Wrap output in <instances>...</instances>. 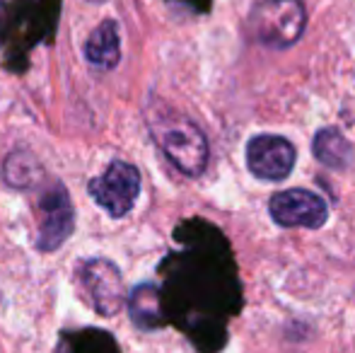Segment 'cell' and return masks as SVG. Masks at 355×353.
Instances as JSON below:
<instances>
[{
	"instance_id": "obj_1",
	"label": "cell",
	"mask_w": 355,
	"mask_h": 353,
	"mask_svg": "<svg viewBox=\"0 0 355 353\" xmlns=\"http://www.w3.org/2000/svg\"><path fill=\"white\" fill-rule=\"evenodd\" d=\"M177 237L187 242V250L169 257L164 268L167 283L159 293L164 317H174L203 351L213 353L225 339V320L242 302L227 242L218 237L215 245H203L201 232L196 237L193 230H179Z\"/></svg>"
},
{
	"instance_id": "obj_2",
	"label": "cell",
	"mask_w": 355,
	"mask_h": 353,
	"mask_svg": "<svg viewBox=\"0 0 355 353\" xmlns=\"http://www.w3.org/2000/svg\"><path fill=\"white\" fill-rule=\"evenodd\" d=\"M153 141L169 162L187 177H201L208 167V141L203 131L187 117L162 99H153L145 109Z\"/></svg>"
},
{
	"instance_id": "obj_3",
	"label": "cell",
	"mask_w": 355,
	"mask_h": 353,
	"mask_svg": "<svg viewBox=\"0 0 355 353\" xmlns=\"http://www.w3.org/2000/svg\"><path fill=\"white\" fill-rule=\"evenodd\" d=\"M307 27L302 0H261L249 15V32L254 42L266 49H290L300 42Z\"/></svg>"
},
{
	"instance_id": "obj_4",
	"label": "cell",
	"mask_w": 355,
	"mask_h": 353,
	"mask_svg": "<svg viewBox=\"0 0 355 353\" xmlns=\"http://www.w3.org/2000/svg\"><path fill=\"white\" fill-rule=\"evenodd\" d=\"M89 196L112 218H123L136 206L141 193V172L126 160H114L104 175L89 182Z\"/></svg>"
},
{
	"instance_id": "obj_5",
	"label": "cell",
	"mask_w": 355,
	"mask_h": 353,
	"mask_svg": "<svg viewBox=\"0 0 355 353\" xmlns=\"http://www.w3.org/2000/svg\"><path fill=\"white\" fill-rule=\"evenodd\" d=\"M78 281L89 305L102 317H114L126 302L121 271L109 259H85L78 264Z\"/></svg>"
},
{
	"instance_id": "obj_6",
	"label": "cell",
	"mask_w": 355,
	"mask_h": 353,
	"mask_svg": "<svg viewBox=\"0 0 355 353\" xmlns=\"http://www.w3.org/2000/svg\"><path fill=\"white\" fill-rule=\"evenodd\" d=\"M295 160H297L295 146L283 136L261 133L247 143L249 172L266 182H283L293 172Z\"/></svg>"
},
{
	"instance_id": "obj_7",
	"label": "cell",
	"mask_w": 355,
	"mask_h": 353,
	"mask_svg": "<svg viewBox=\"0 0 355 353\" xmlns=\"http://www.w3.org/2000/svg\"><path fill=\"white\" fill-rule=\"evenodd\" d=\"M75 230V211L71 193L63 184H53L42 196V225H39L37 250L56 252Z\"/></svg>"
},
{
	"instance_id": "obj_8",
	"label": "cell",
	"mask_w": 355,
	"mask_h": 353,
	"mask_svg": "<svg viewBox=\"0 0 355 353\" xmlns=\"http://www.w3.org/2000/svg\"><path fill=\"white\" fill-rule=\"evenodd\" d=\"M271 218L281 227H309L317 230L327 223L329 206L322 196L307 189H288L271 198Z\"/></svg>"
},
{
	"instance_id": "obj_9",
	"label": "cell",
	"mask_w": 355,
	"mask_h": 353,
	"mask_svg": "<svg viewBox=\"0 0 355 353\" xmlns=\"http://www.w3.org/2000/svg\"><path fill=\"white\" fill-rule=\"evenodd\" d=\"M85 58L97 71H114L121 61V37L114 19H102L85 42Z\"/></svg>"
},
{
	"instance_id": "obj_10",
	"label": "cell",
	"mask_w": 355,
	"mask_h": 353,
	"mask_svg": "<svg viewBox=\"0 0 355 353\" xmlns=\"http://www.w3.org/2000/svg\"><path fill=\"white\" fill-rule=\"evenodd\" d=\"M314 157L331 170H348L355 162L353 143L338 128H322L312 143Z\"/></svg>"
},
{
	"instance_id": "obj_11",
	"label": "cell",
	"mask_w": 355,
	"mask_h": 353,
	"mask_svg": "<svg viewBox=\"0 0 355 353\" xmlns=\"http://www.w3.org/2000/svg\"><path fill=\"white\" fill-rule=\"evenodd\" d=\"M128 310L131 317L141 329H157L164 325V310H162V298H159L157 286L145 283L138 286L128 298Z\"/></svg>"
},
{
	"instance_id": "obj_12",
	"label": "cell",
	"mask_w": 355,
	"mask_h": 353,
	"mask_svg": "<svg viewBox=\"0 0 355 353\" xmlns=\"http://www.w3.org/2000/svg\"><path fill=\"white\" fill-rule=\"evenodd\" d=\"M3 177L12 189H34L44 177V167L29 150H12L3 162Z\"/></svg>"
},
{
	"instance_id": "obj_13",
	"label": "cell",
	"mask_w": 355,
	"mask_h": 353,
	"mask_svg": "<svg viewBox=\"0 0 355 353\" xmlns=\"http://www.w3.org/2000/svg\"><path fill=\"white\" fill-rule=\"evenodd\" d=\"M56 353H121L109 332L83 329L75 334H63Z\"/></svg>"
},
{
	"instance_id": "obj_14",
	"label": "cell",
	"mask_w": 355,
	"mask_h": 353,
	"mask_svg": "<svg viewBox=\"0 0 355 353\" xmlns=\"http://www.w3.org/2000/svg\"><path fill=\"white\" fill-rule=\"evenodd\" d=\"M8 5H5V0H0V46L5 44V34H8Z\"/></svg>"
},
{
	"instance_id": "obj_15",
	"label": "cell",
	"mask_w": 355,
	"mask_h": 353,
	"mask_svg": "<svg viewBox=\"0 0 355 353\" xmlns=\"http://www.w3.org/2000/svg\"><path fill=\"white\" fill-rule=\"evenodd\" d=\"M87 3H104V0H87Z\"/></svg>"
}]
</instances>
